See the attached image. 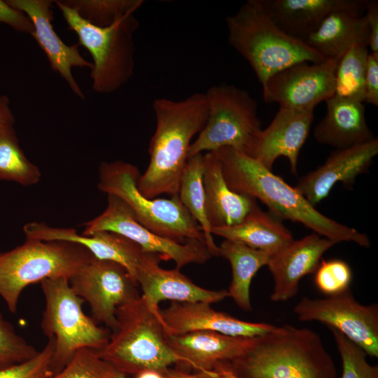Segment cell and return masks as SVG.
<instances>
[{"instance_id":"d4e9b609","label":"cell","mask_w":378,"mask_h":378,"mask_svg":"<svg viewBox=\"0 0 378 378\" xmlns=\"http://www.w3.org/2000/svg\"><path fill=\"white\" fill-rule=\"evenodd\" d=\"M136 283L142 290L141 295L157 308L159 302L165 300L179 302H204L211 304L230 297L227 290H212L202 288L178 269L165 270L160 267V262L140 271Z\"/></svg>"},{"instance_id":"30bf717a","label":"cell","mask_w":378,"mask_h":378,"mask_svg":"<svg viewBox=\"0 0 378 378\" xmlns=\"http://www.w3.org/2000/svg\"><path fill=\"white\" fill-rule=\"evenodd\" d=\"M204 93L208 118L190 147L188 158L222 148L254 158L262 131L256 101L245 90L227 84L213 85Z\"/></svg>"},{"instance_id":"4fadbf2b","label":"cell","mask_w":378,"mask_h":378,"mask_svg":"<svg viewBox=\"0 0 378 378\" xmlns=\"http://www.w3.org/2000/svg\"><path fill=\"white\" fill-rule=\"evenodd\" d=\"M69 284L90 305L93 320L111 332L116 328V310L141 296L138 285L122 265L94 257L69 279Z\"/></svg>"},{"instance_id":"7a4b0ae2","label":"cell","mask_w":378,"mask_h":378,"mask_svg":"<svg viewBox=\"0 0 378 378\" xmlns=\"http://www.w3.org/2000/svg\"><path fill=\"white\" fill-rule=\"evenodd\" d=\"M153 109L156 128L149 142V163L139 178L137 188L150 199L162 194L176 196L192 140L208 118L207 99L204 92L179 101L158 98Z\"/></svg>"},{"instance_id":"9a60e30c","label":"cell","mask_w":378,"mask_h":378,"mask_svg":"<svg viewBox=\"0 0 378 378\" xmlns=\"http://www.w3.org/2000/svg\"><path fill=\"white\" fill-rule=\"evenodd\" d=\"M378 153V139L337 149L315 170L301 177L296 188L314 206L326 198L337 183L352 188L356 177L368 172Z\"/></svg>"},{"instance_id":"d6986e66","label":"cell","mask_w":378,"mask_h":378,"mask_svg":"<svg viewBox=\"0 0 378 378\" xmlns=\"http://www.w3.org/2000/svg\"><path fill=\"white\" fill-rule=\"evenodd\" d=\"M335 244L333 241L313 232L300 239H293L273 255L267 265L274 280L270 300L279 302L294 298L298 292L300 280L315 272L323 255Z\"/></svg>"},{"instance_id":"52a82bcc","label":"cell","mask_w":378,"mask_h":378,"mask_svg":"<svg viewBox=\"0 0 378 378\" xmlns=\"http://www.w3.org/2000/svg\"><path fill=\"white\" fill-rule=\"evenodd\" d=\"M94 256L71 242L27 239L17 247L0 253V296L15 314L23 290L48 278L69 279Z\"/></svg>"},{"instance_id":"4dcf8cb0","label":"cell","mask_w":378,"mask_h":378,"mask_svg":"<svg viewBox=\"0 0 378 378\" xmlns=\"http://www.w3.org/2000/svg\"><path fill=\"white\" fill-rule=\"evenodd\" d=\"M369 48L356 45L340 58L335 73V94L364 102Z\"/></svg>"},{"instance_id":"277c9868","label":"cell","mask_w":378,"mask_h":378,"mask_svg":"<svg viewBox=\"0 0 378 378\" xmlns=\"http://www.w3.org/2000/svg\"><path fill=\"white\" fill-rule=\"evenodd\" d=\"M117 324L107 344L94 351L102 359L123 374L136 376L146 370L162 372L181 363L167 341L160 309L141 295L119 307Z\"/></svg>"},{"instance_id":"f35d334b","label":"cell","mask_w":378,"mask_h":378,"mask_svg":"<svg viewBox=\"0 0 378 378\" xmlns=\"http://www.w3.org/2000/svg\"><path fill=\"white\" fill-rule=\"evenodd\" d=\"M364 102L378 106V52H370L368 57Z\"/></svg>"},{"instance_id":"7bdbcfd3","label":"cell","mask_w":378,"mask_h":378,"mask_svg":"<svg viewBox=\"0 0 378 378\" xmlns=\"http://www.w3.org/2000/svg\"><path fill=\"white\" fill-rule=\"evenodd\" d=\"M134 378H163V377L160 372L146 370L139 373Z\"/></svg>"},{"instance_id":"60d3db41","label":"cell","mask_w":378,"mask_h":378,"mask_svg":"<svg viewBox=\"0 0 378 378\" xmlns=\"http://www.w3.org/2000/svg\"><path fill=\"white\" fill-rule=\"evenodd\" d=\"M15 117L10 106V99L0 95V134L15 130Z\"/></svg>"},{"instance_id":"ffe728a7","label":"cell","mask_w":378,"mask_h":378,"mask_svg":"<svg viewBox=\"0 0 378 378\" xmlns=\"http://www.w3.org/2000/svg\"><path fill=\"white\" fill-rule=\"evenodd\" d=\"M254 337L230 336L212 331L167 333L169 346L182 359L183 364L204 372L225 369L246 351Z\"/></svg>"},{"instance_id":"7402d4cb","label":"cell","mask_w":378,"mask_h":378,"mask_svg":"<svg viewBox=\"0 0 378 378\" xmlns=\"http://www.w3.org/2000/svg\"><path fill=\"white\" fill-rule=\"evenodd\" d=\"M273 22L284 33L305 42L330 14L350 11L364 14L367 0H260Z\"/></svg>"},{"instance_id":"d6a6232c","label":"cell","mask_w":378,"mask_h":378,"mask_svg":"<svg viewBox=\"0 0 378 378\" xmlns=\"http://www.w3.org/2000/svg\"><path fill=\"white\" fill-rule=\"evenodd\" d=\"M50 378H132L99 358L94 351L82 349L59 372Z\"/></svg>"},{"instance_id":"f1b7e54d","label":"cell","mask_w":378,"mask_h":378,"mask_svg":"<svg viewBox=\"0 0 378 378\" xmlns=\"http://www.w3.org/2000/svg\"><path fill=\"white\" fill-rule=\"evenodd\" d=\"M203 174L204 154L200 153L189 158L180 178L178 197L199 224L211 255L219 256L218 246L214 241L206 213Z\"/></svg>"},{"instance_id":"1f68e13d","label":"cell","mask_w":378,"mask_h":378,"mask_svg":"<svg viewBox=\"0 0 378 378\" xmlns=\"http://www.w3.org/2000/svg\"><path fill=\"white\" fill-rule=\"evenodd\" d=\"M65 5L75 10L85 20L99 27H108L127 15L134 13L142 0H66Z\"/></svg>"},{"instance_id":"3957f363","label":"cell","mask_w":378,"mask_h":378,"mask_svg":"<svg viewBox=\"0 0 378 378\" xmlns=\"http://www.w3.org/2000/svg\"><path fill=\"white\" fill-rule=\"evenodd\" d=\"M239 378H336L321 338L309 328L284 324L260 336L225 368Z\"/></svg>"},{"instance_id":"cb8c5ba5","label":"cell","mask_w":378,"mask_h":378,"mask_svg":"<svg viewBox=\"0 0 378 378\" xmlns=\"http://www.w3.org/2000/svg\"><path fill=\"white\" fill-rule=\"evenodd\" d=\"M325 102L326 113L314 130L318 143L341 149L375 138L367 124L364 102L335 94Z\"/></svg>"},{"instance_id":"74e56055","label":"cell","mask_w":378,"mask_h":378,"mask_svg":"<svg viewBox=\"0 0 378 378\" xmlns=\"http://www.w3.org/2000/svg\"><path fill=\"white\" fill-rule=\"evenodd\" d=\"M0 22L6 24L17 31L31 34L34 26L29 17L6 1L0 0Z\"/></svg>"},{"instance_id":"603a6c76","label":"cell","mask_w":378,"mask_h":378,"mask_svg":"<svg viewBox=\"0 0 378 378\" xmlns=\"http://www.w3.org/2000/svg\"><path fill=\"white\" fill-rule=\"evenodd\" d=\"M203 187L211 229L239 224L259 206L253 197L236 192L228 186L213 152L204 154Z\"/></svg>"},{"instance_id":"f546056e","label":"cell","mask_w":378,"mask_h":378,"mask_svg":"<svg viewBox=\"0 0 378 378\" xmlns=\"http://www.w3.org/2000/svg\"><path fill=\"white\" fill-rule=\"evenodd\" d=\"M41 173L22 150L15 130L0 134V180L15 182L24 186L38 183Z\"/></svg>"},{"instance_id":"5b68a950","label":"cell","mask_w":378,"mask_h":378,"mask_svg":"<svg viewBox=\"0 0 378 378\" xmlns=\"http://www.w3.org/2000/svg\"><path fill=\"white\" fill-rule=\"evenodd\" d=\"M227 41L249 63L262 85L270 76L298 62L325 59L304 42L284 33L260 0H248L226 18Z\"/></svg>"},{"instance_id":"836d02e7","label":"cell","mask_w":378,"mask_h":378,"mask_svg":"<svg viewBox=\"0 0 378 378\" xmlns=\"http://www.w3.org/2000/svg\"><path fill=\"white\" fill-rule=\"evenodd\" d=\"M328 328L341 357V378H378V366L368 362L365 351L336 329Z\"/></svg>"},{"instance_id":"4316f807","label":"cell","mask_w":378,"mask_h":378,"mask_svg":"<svg viewBox=\"0 0 378 378\" xmlns=\"http://www.w3.org/2000/svg\"><path fill=\"white\" fill-rule=\"evenodd\" d=\"M211 233L265 251L272 257L293 240L290 232L280 219L269 212H264L259 206L239 224L212 228Z\"/></svg>"},{"instance_id":"9c48e42d","label":"cell","mask_w":378,"mask_h":378,"mask_svg":"<svg viewBox=\"0 0 378 378\" xmlns=\"http://www.w3.org/2000/svg\"><path fill=\"white\" fill-rule=\"evenodd\" d=\"M41 287L45 298L41 327L43 333L55 342L52 369L55 374L80 349L97 351L104 347L111 332L85 314V301L73 290L68 278L46 279Z\"/></svg>"},{"instance_id":"b9f144b4","label":"cell","mask_w":378,"mask_h":378,"mask_svg":"<svg viewBox=\"0 0 378 378\" xmlns=\"http://www.w3.org/2000/svg\"><path fill=\"white\" fill-rule=\"evenodd\" d=\"M163 378H221L218 372L198 371L197 373L190 374L180 369L168 368L160 372Z\"/></svg>"},{"instance_id":"ac0fdd59","label":"cell","mask_w":378,"mask_h":378,"mask_svg":"<svg viewBox=\"0 0 378 378\" xmlns=\"http://www.w3.org/2000/svg\"><path fill=\"white\" fill-rule=\"evenodd\" d=\"M162 318L169 335L195 331H212L235 337H254L265 335L275 326L240 320L211 307L204 302H172L160 310Z\"/></svg>"},{"instance_id":"8d00e7d4","label":"cell","mask_w":378,"mask_h":378,"mask_svg":"<svg viewBox=\"0 0 378 378\" xmlns=\"http://www.w3.org/2000/svg\"><path fill=\"white\" fill-rule=\"evenodd\" d=\"M55 342L48 339L44 347L32 358L0 370V378H50L54 374L52 354Z\"/></svg>"},{"instance_id":"e575fe53","label":"cell","mask_w":378,"mask_h":378,"mask_svg":"<svg viewBox=\"0 0 378 378\" xmlns=\"http://www.w3.org/2000/svg\"><path fill=\"white\" fill-rule=\"evenodd\" d=\"M38 351L18 334L0 311V370L24 362Z\"/></svg>"},{"instance_id":"8992f818","label":"cell","mask_w":378,"mask_h":378,"mask_svg":"<svg viewBox=\"0 0 378 378\" xmlns=\"http://www.w3.org/2000/svg\"><path fill=\"white\" fill-rule=\"evenodd\" d=\"M69 27L78 36L79 44L90 53L92 89L97 93L111 94L132 77L135 68L134 34L139 22L134 13L113 24L99 27L83 19L62 1H55Z\"/></svg>"},{"instance_id":"7c38bea8","label":"cell","mask_w":378,"mask_h":378,"mask_svg":"<svg viewBox=\"0 0 378 378\" xmlns=\"http://www.w3.org/2000/svg\"><path fill=\"white\" fill-rule=\"evenodd\" d=\"M300 321H318L336 329L371 356L378 357V305H364L350 288L325 298H302L294 307Z\"/></svg>"},{"instance_id":"e0dca14e","label":"cell","mask_w":378,"mask_h":378,"mask_svg":"<svg viewBox=\"0 0 378 378\" xmlns=\"http://www.w3.org/2000/svg\"><path fill=\"white\" fill-rule=\"evenodd\" d=\"M23 232L27 239L78 244L97 259L120 264L131 274L136 272L144 258L141 246L112 232L101 231L88 236L78 233L74 228L55 227L42 222L25 224Z\"/></svg>"},{"instance_id":"83f0119b","label":"cell","mask_w":378,"mask_h":378,"mask_svg":"<svg viewBox=\"0 0 378 378\" xmlns=\"http://www.w3.org/2000/svg\"><path fill=\"white\" fill-rule=\"evenodd\" d=\"M218 253L231 265L232 281L227 290L230 297L239 308L251 311L250 286L252 279L262 267L267 265L272 255L229 239H224L220 244Z\"/></svg>"},{"instance_id":"6da1fadb","label":"cell","mask_w":378,"mask_h":378,"mask_svg":"<svg viewBox=\"0 0 378 378\" xmlns=\"http://www.w3.org/2000/svg\"><path fill=\"white\" fill-rule=\"evenodd\" d=\"M213 153L220 163L228 186L236 192L259 200L277 218L300 223L336 244L352 241L365 248L370 246L367 234L319 212L295 187L255 158L230 148Z\"/></svg>"},{"instance_id":"d590c367","label":"cell","mask_w":378,"mask_h":378,"mask_svg":"<svg viewBox=\"0 0 378 378\" xmlns=\"http://www.w3.org/2000/svg\"><path fill=\"white\" fill-rule=\"evenodd\" d=\"M352 280V271L343 260H321L314 272V284L319 291L329 296L347 288Z\"/></svg>"},{"instance_id":"ba28073f","label":"cell","mask_w":378,"mask_h":378,"mask_svg":"<svg viewBox=\"0 0 378 378\" xmlns=\"http://www.w3.org/2000/svg\"><path fill=\"white\" fill-rule=\"evenodd\" d=\"M138 168L122 160L103 162L99 167L98 189L122 199L136 220L153 232L179 243L197 240L205 245L204 234L178 195L150 199L138 190Z\"/></svg>"},{"instance_id":"2e32d148","label":"cell","mask_w":378,"mask_h":378,"mask_svg":"<svg viewBox=\"0 0 378 378\" xmlns=\"http://www.w3.org/2000/svg\"><path fill=\"white\" fill-rule=\"evenodd\" d=\"M13 7L22 10L31 20L34 31L31 36L46 54L51 68L66 81L73 92L82 99L84 94L74 79L72 67H88L92 64L80 54L78 45L68 46L62 41L53 29L52 1L6 0Z\"/></svg>"},{"instance_id":"8fae6325","label":"cell","mask_w":378,"mask_h":378,"mask_svg":"<svg viewBox=\"0 0 378 378\" xmlns=\"http://www.w3.org/2000/svg\"><path fill=\"white\" fill-rule=\"evenodd\" d=\"M83 234L101 231L120 234L140 246L145 251L159 255L162 260H173L180 270L188 264H204L211 257L206 246L197 240L185 243L161 237L141 224L131 208L120 197L107 195L105 210L84 223Z\"/></svg>"},{"instance_id":"484cf974","label":"cell","mask_w":378,"mask_h":378,"mask_svg":"<svg viewBox=\"0 0 378 378\" xmlns=\"http://www.w3.org/2000/svg\"><path fill=\"white\" fill-rule=\"evenodd\" d=\"M324 58H341L351 47H368L369 31L365 14L338 11L328 15L304 42Z\"/></svg>"},{"instance_id":"ab89813d","label":"cell","mask_w":378,"mask_h":378,"mask_svg":"<svg viewBox=\"0 0 378 378\" xmlns=\"http://www.w3.org/2000/svg\"><path fill=\"white\" fill-rule=\"evenodd\" d=\"M365 16L369 31V43L371 52H378V1L367 0Z\"/></svg>"},{"instance_id":"5bb4252c","label":"cell","mask_w":378,"mask_h":378,"mask_svg":"<svg viewBox=\"0 0 378 378\" xmlns=\"http://www.w3.org/2000/svg\"><path fill=\"white\" fill-rule=\"evenodd\" d=\"M340 59L300 62L279 71L262 85L264 100L282 108L314 111L316 106L335 94Z\"/></svg>"},{"instance_id":"44dd1931","label":"cell","mask_w":378,"mask_h":378,"mask_svg":"<svg viewBox=\"0 0 378 378\" xmlns=\"http://www.w3.org/2000/svg\"><path fill=\"white\" fill-rule=\"evenodd\" d=\"M314 120V111L279 107L270 124L262 130L254 158L272 169L276 159H288L291 173L296 174L300 151Z\"/></svg>"}]
</instances>
